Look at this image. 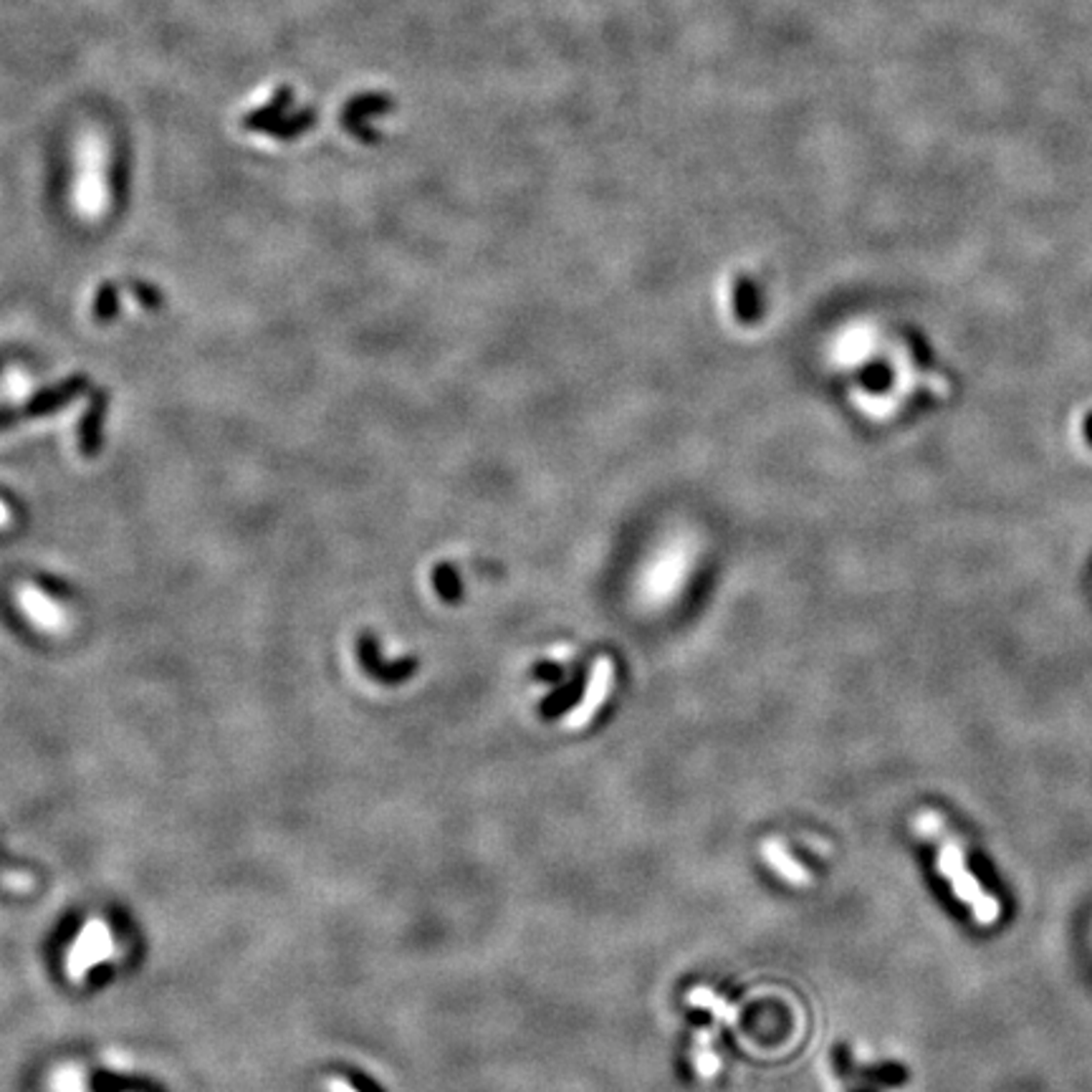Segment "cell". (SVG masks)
I'll use <instances>...</instances> for the list:
<instances>
[{
	"label": "cell",
	"instance_id": "52a82bcc",
	"mask_svg": "<svg viewBox=\"0 0 1092 1092\" xmlns=\"http://www.w3.org/2000/svg\"><path fill=\"white\" fill-rule=\"evenodd\" d=\"M49 1090L51 1092H92L89 1090V1074L81 1065H61L51 1072L49 1077Z\"/></svg>",
	"mask_w": 1092,
	"mask_h": 1092
},
{
	"label": "cell",
	"instance_id": "6da1fadb",
	"mask_svg": "<svg viewBox=\"0 0 1092 1092\" xmlns=\"http://www.w3.org/2000/svg\"><path fill=\"white\" fill-rule=\"evenodd\" d=\"M916 827L920 835H925L928 839L938 844V870L941 876L951 882L956 898L966 903L971 916L979 925H992L999 920L1001 906L999 900L989 895L984 890L979 880L971 876V870L966 868V857H963V844L958 842L954 832L949 830V825L944 822V817L933 809H925L916 817Z\"/></svg>",
	"mask_w": 1092,
	"mask_h": 1092
},
{
	"label": "cell",
	"instance_id": "7a4b0ae2",
	"mask_svg": "<svg viewBox=\"0 0 1092 1092\" xmlns=\"http://www.w3.org/2000/svg\"><path fill=\"white\" fill-rule=\"evenodd\" d=\"M109 152L104 136L89 130L76 144L74 208L87 220H99L109 208Z\"/></svg>",
	"mask_w": 1092,
	"mask_h": 1092
},
{
	"label": "cell",
	"instance_id": "9c48e42d",
	"mask_svg": "<svg viewBox=\"0 0 1092 1092\" xmlns=\"http://www.w3.org/2000/svg\"><path fill=\"white\" fill-rule=\"evenodd\" d=\"M690 1004H698V1006H708V1009H714L716 1017H721L723 1022H736V1014H733V1009L728 1004H723L721 999H716L714 994L706 992V989H695L693 994H690Z\"/></svg>",
	"mask_w": 1092,
	"mask_h": 1092
},
{
	"label": "cell",
	"instance_id": "8992f818",
	"mask_svg": "<svg viewBox=\"0 0 1092 1092\" xmlns=\"http://www.w3.org/2000/svg\"><path fill=\"white\" fill-rule=\"evenodd\" d=\"M761 855H763V860H766V863L774 865L776 873H779L784 880L795 882V885H809V882H812V876H809L807 870L797 863L795 857L787 855V850H784L779 842H763L761 844Z\"/></svg>",
	"mask_w": 1092,
	"mask_h": 1092
},
{
	"label": "cell",
	"instance_id": "8fae6325",
	"mask_svg": "<svg viewBox=\"0 0 1092 1092\" xmlns=\"http://www.w3.org/2000/svg\"><path fill=\"white\" fill-rule=\"evenodd\" d=\"M330 1092H357V1090H354V1087L349 1085V1082H344V1080H339V1077H334V1080H330Z\"/></svg>",
	"mask_w": 1092,
	"mask_h": 1092
},
{
	"label": "cell",
	"instance_id": "ba28073f",
	"mask_svg": "<svg viewBox=\"0 0 1092 1092\" xmlns=\"http://www.w3.org/2000/svg\"><path fill=\"white\" fill-rule=\"evenodd\" d=\"M289 101H292V92L289 89H284V92L276 97V99H271V104L263 106V109H258V112L251 114L249 119H246V125L249 127H268L273 125L276 119H279V114L284 112L286 106H289Z\"/></svg>",
	"mask_w": 1092,
	"mask_h": 1092
},
{
	"label": "cell",
	"instance_id": "30bf717a",
	"mask_svg": "<svg viewBox=\"0 0 1092 1092\" xmlns=\"http://www.w3.org/2000/svg\"><path fill=\"white\" fill-rule=\"evenodd\" d=\"M28 390H31V382L23 377L20 372H11L6 379V395L13 400H20L28 395Z\"/></svg>",
	"mask_w": 1092,
	"mask_h": 1092
},
{
	"label": "cell",
	"instance_id": "277c9868",
	"mask_svg": "<svg viewBox=\"0 0 1092 1092\" xmlns=\"http://www.w3.org/2000/svg\"><path fill=\"white\" fill-rule=\"evenodd\" d=\"M16 600H19L20 612L41 633L61 635L68 630V612L63 609V604L51 600L44 590H38L36 584H20L19 590H16Z\"/></svg>",
	"mask_w": 1092,
	"mask_h": 1092
},
{
	"label": "cell",
	"instance_id": "7c38bea8",
	"mask_svg": "<svg viewBox=\"0 0 1092 1092\" xmlns=\"http://www.w3.org/2000/svg\"><path fill=\"white\" fill-rule=\"evenodd\" d=\"M11 519H13V514H11V509H8V503L0 501V528H6L8 524H11Z\"/></svg>",
	"mask_w": 1092,
	"mask_h": 1092
},
{
	"label": "cell",
	"instance_id": "3957f363",
	"mask_svg": "<svg viewBox=\"0 0 1092 1092\" xmlns=\"http://www.w3.org/2000/svg\"><path fill=\"white\" fill-rule=\"evenodd\" d=\"M114 956H117V941H114L112 925L99 916H94L81 925V931L68 946L63 974L71 984H84L94 968L112 961Z\"/></svg>",
	"mask_w": 1092,
	"mask_h": 1092
},
{
	"label": "cell",
	"instance_id": "5b68a950",
	"mask_svg": "<svg viewBox=\"0 0 1092 1092\" xmlns=\"http://www.w3.org/2000/svg\"><path fill=\"white\" fill-rule=\"evenodd\" d=\"M612 678H614L612 660H609V658L597 660L595 668H592L590 682H587V690H584L582 703H579V706L574 708V714L566 719V726L579 728V726H584V723H590L592 716L597 714V708L603 706V701L607 698L609 688H612Z\"/></svg>",
	"mask_w": 1092,
	"mask_h": 1092
}]
</instances>
